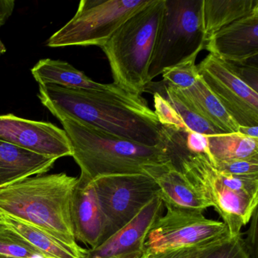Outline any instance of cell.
<instances>
[{"mask_svg": "<svg viewBox=\"0 0 258 258\" xmlns=\"http://www.w3.org/2000/svg\"><path fill=\"white\" fill-rule=\"evenodd\" d=\"M0 140L49 158L58 159L72 155L66 131L49 122L28 120L12 114L0 115Z\"/></svg>", "mask_w": 258, "mask_h": 258, "instance_id": "11", "label": "cell"}, {"mask_svg": "<svg viewBox=\"0 0 258 258\" xmlns=\"http://www.w3.org/2000/svg\"><path fill=\"white\" fill-rule=\"evenodd\" d=\"M165 0H152L128 19L102 46L114 84L134 94L146 91L149 64Z\"/></svg>", "mask_w": 258, "mask_h": 258, "instance_id": "5", "label": "cell"}, {"mask_svg": "<svg viewBox=\"0 0 258 258\" xmlns=\"http://www.w3.org/2000/svg\"><path fill=\"white\" fill-rule=\"evenodd\" d=\"M257 130L258 126H252V127H242V126H240L238 132L244 134V135L247 136V137L258 139Z\"/></svg>", "mask_w": 258, "mask_h": 258, "instance_id": "32", "label": "cell"}, {"mask_svg": "<svg viewBox=\"0 0 258 258\" xmlns=\"http://www.w3.org/2000/svg\"><path fill=\"white\" fill-rule=\"evenodd\" d=\"M258 13V0H202V23L206 43L223 28Z\"/></svg>", "mask_w": 258, "mask_h": 258, "instance_id": "18", "label": "cell"}, {"mask_svg": "<svg viewBox=\"0 0 258 258\" xmlns=\"http://www.w3.org/2000/svg\"><path fill=\"white\" fill-rule=\"evenodd\" d=\"M71 219L76 240L91 248L104 241L105 218L93 181L78 178L71 202Z\"/></svg>", "mask_w": 258, "mask_h": 258, "instance_id": "14", "label": "cell"}, {"mask_svg": "<svg viewBox=\"0 0 258 258\" xmlns=\"http://www.w3.org/2000/svg\"><path fill=\"white\" fill-rule=\"evenodd\" d=\"M165 98L171 104L175 111L179 114L185 126L189 131L198 134H204L206 136L216 135V134H224L214 127L206 120L201 117L191 105L187 102L179 89L173 86L166 84L164 88Z\"/></svg>", "mask_w": 258, "mask_h": 258, "instance_id": "22", "label": "cell"}, {"mask_svg": "<svg viewBox=\"0 0 258 258\" xmlns=\"http://www.w3.org/2000/svg\"><path fill=\"white\" fill-rule=\"evenodd\" d=\"M78 178L41 174L0 185V212L29 223L80 252L71 219Z\"/></svg>", "mask_w": 258, "mask_h": 258, "instance_id": "4", "label": "cell"}, {"mask_svg": "<svg viewBox=\"0 0 258 258\" xmlns=\"http://www.w3.org/2000/svg\"><path fill=\"white\" fill-rule=\"evenodd\" d=\"M162 201L155 196L127 224L94 248L87 249L85 258H135L144 253L146 236L163 215Z\"/></svg>", "mask_w": 258, "mask_h": 258, "instance_id": "12", "label": "cell"}, {"mask_svg": "<svg viewBox=\"0 0 258 258\" xmlns=\"http://www.w3.org/2000/svg\"><path fill=\"white\" fill-rule=\"evenodd\" d=\"M154 107L158 122L163 127L179 132H190L171 104L159 93H154ZM192 132V131H191Z\"/></svg>", "mask_w": 258, "mask_h": 258, "instance_id": "26", "label": "cell"}, {"mask_svg": "<svg viewBox=\"0 0 258 258\" xmlns=\"http://www.w3.org/2000/svg\"><path fill=\"white\" fill-rule=\"evenodd\" d=\"M0 140V185L45 174L57 161Z\"/></svg>", "mask_w": 258, "mask_h": 258, "instance_id": "17", "label": "cell"}, {"mask_svg": "<svg viewBox=\"0 0 258 258\" xmlns=\"http://www.w3.org/2000/svg\"><path fill=\"white\" fill-rule=\"evenodd\" d=\"M216 168L228 174L244 177H258V156L247 159L216 161Z\"/></svg>", "mask_w": 258, "mask_h": 258, "instance_id": "27", "label": "cell"}, {"mask_svg": "<svg viewBox=\"0 0 258 258\" xmlns=\"http://www.w3.org/2000/svg\"><path fill=\"white\" fill-rule=\"evenodd\" d=\"M31 73L40 86L53 84L73 89L95 90L114 93L120 96H130L129 93L115 84H102L95 82L84 72L60 60L51 58L41 59L31 69Z\"/></svg>", "mask_w": 258, "mask_h": 258, "instance_id": "15", "label": "cell"}, {"mask_svg": "<svg viewBox=\"0 0 258 258\" xmlns=\"http://www.w3.org/2000/svg\"><path fill=\"white\" fill-rule=\"evenodd\" d=\"M214 244L200 247H182L158 253H143L142 258H199L208 247Z\"/></svg>", "mask_w": 258, "mask_h": 258, "instance_id": "29", "label": "cell"}, {"mask_svg": "<svg viewBox=\"0 0 258 258\" xmlns=\"http://www.w3.org/2000/svg\"><path fill=\"white\" fill-rule=\"evenodd\" d=\"M55 117L70 140L72 157L81 170L80 177L86 180L111 175L151 176L155 167L170 161L164 143L148 146L66 116Z\"/></svg>", "mask_w": 258, "mask_h": 258, "instance_id": "3", "label": "cell"}, {"mask_svg": "<svg viewBox=\"0 0 258 258\" xmlns=\"http://www.w3.org/2000/svg\"><path fill=\"white\" fill-rule=\"evenodd\" d=\"M182 146L187 152L195 155H205L209 158L211 162L215 165V161L213 158L209 150L208 136L198 133L179 132Z\"/></svg>", "mask_w": 258, "mask_h": 258, "instance_id": "28", "label": "cell"}, {"mask_svg": "<svg viewBox=\"0 0 258 258\" xmlns=\"http://www.w3.org/2000/svg\"><path fill=\"white\" fill-rule=\"evenodd\" d=\"M196 58L197 56L191 57L176 66L164 69L161 75L166 84L182 90L192 87L199 78L196 64Z\"/></svg>", "mask_w": 258, "mask_h": 258, "instance_id": "24", "label": "cell"}, {"mask_svg": "<svg viewBox=\"0 0 258 258\" xmlns=\"http://www.w3.org/2000/svg\"><path fill=\"white\" fill-rule=\"evenodd\" d=\"M14 1H0V27L4 25L9 17L11 16L14 10Z\"/></svg>", "mask_w": 258, "mask_h": 258, "instance_id": "31", "label": "cell"}, {"mask_svg": "<svg viewBox=\"0 0 258 258\" xmlns=\"http://www.w3.org/2000/svg\"><path fill=\"white\" fill-rule=\"evenodd\" d=\"M40 255L36 249L0 223V258H31Z\"/></svg>", "mask_w": 258, "mask_h": 258, "instance_id": "23", "label": "cell"}, {"mask_svg": "<svg viewBox=\"0 0 258 258\" xmlns=\"http://www.w3.org/2000/svg\"><path fill=\"white\" fill-rule=\"evenodd\" d=\"M3 214L2 212H0V223H2Z\"/></svg>", "mask_w": 258, "mask_h": 258, "instance_id": "35", "label": "cell"}, {"mask_svg": "<svg viewBox=\"0 0 258 258\" xmlns=\"http://www.w3.org/2000/svg\"><path fill=\"white\" fill-rule=\"evenodd\" d=\"M199 258H250V255L241 233L212 244Z\"/></svg>", "mask_w": 258, "mask_h": 258, "instance_id": "25", "label": "cell"}, {"mask_svg": "<svg viewBox=\"0 0 258 258\" xmlns=\"http://www.w3.org/2000/svg\"><path fill=\"white\" fill-rule=\"evenodd\" d=\"M164 145L172 164L188 183L213 207L227 226L231 237L241 234L257 208L258 177H244L224 173L216 168L208 156L185 150L180 134L164 131Z\"/></svg>", "mask_w": 258, "mask_h": 258, "instance_id": "2", "label": "cell"}, {"mask_svg": "<svg viewBox=\"0 0 258 258\" xmlns=\"http://www.w3.org/2000/svg\"><path fill=\"white\" fill-rule=\"evenodd\" d=\"M209 150L216 161L247 159L258 156V139L241 133L208 136Z\"/></svg>", "mask_w": 258, "mask_h": 258, "instance_id": "21", "label": "cell"}, {"mask_svg": "<svg viewBox=\"0 0 258 258\" xmlns=\"http://www.w3.org/2000/svg\"><path fill=\"white\" fill-rule=\"evenodd\" d=\"M198 73L232 118L242 127L258 126V93L237 73L232 64L208 54Z\"/></svg>", "mask_w": 258, "mask_h": 258, "instance_id": "10", "label": "cell"}, {"mask_svg": "<svg viewBox=\"0 0 258 258\" xmlns=\"http://www.w3.org/2000/svg\"><path fill=\"white\" fill-rule=\"evenodd\" d=\"M92 181L105 218L104 241L133 220L159 191L155 179L146 174L111 175Z\"/></svg>", "mask_w": 258, "mask_h": 258, "instance_id": "9", "label": "cell"}, {"mask_svg": "<svg viewBox=\"0 0 258 258\" xmlns=\"http://www.w3.org/2000/svg\"><path fill=\"white\" fill-rule=\"evenodd\" d=\"M39 99L54 116L62 115L135 143H164L163 126L140 95L114 93L48 84Z\"/></svg>", "mask_w": 258, "mask_h": 258, "instance_id": "1", "label": "cell"}, {"mask_svg": "<svg viewBox=\"0 0 258 258\" xmlns=\"http://www.w3.org/2000/svg\"><path fill=\"white\" fill-rule=\"evenodd\" d=\"M142 256H140V257H135V258H142Z\"/></svg>", "mask_w": 258, "mask_h": 258, "instance_id": "36", "label": "cell"}, {"mask_svg": "<svg viewBox=\"0 0 258 258\" xmlns=\"http://www.w3.org/2000/svg\"><path fill=\"white\" fill-rule=\"evenodd\" d=\"M152 0H82L75 16L47 42L52 48L102 47L128 19Z\"/></svg>", "mask_w": 258, "mask_h": 258, "instance_id": "7", "label": "cell"}, {"mask_svg": "<svg viewBox=\"0 0 258 258\" xmlns=\"http://www.w3.org/2000/svg\"><path fill=\"white\" fill-rule=\"evenodd\" d=\"M202 0H165L148 80L167 68L198 56L206 44L202 23Z\"/></svg>", "mask_w": 258, "mask_h": 258, "instance_id": "6", "label": "cell"}, {"mask_svg": "<svg viewBox=\"0 0 258 258\" xmlns=\"http://www.w3.org/2000/svg\"><path fill=\"white\" fill-rule=\"evenodd\" d=\"M179 90L195 111L214 127L224 134L238 132V123L210 91L200 76L192 87Z\"/></svg>", "mask_w": 258, "mask_h": 258, "instance_id": "19", "label": "cell"}, {"mask_svg": "<svg viewBox=\"0 0 258 258\" xmlns=\"http://www.w3.org/2000/svg\"><path fill=\"white\" fill-rule=\"evenodd\" d=\"M164 208L167 214L161 216L149 230L143 253L208 245L231 237L223 221L208 219L202 212Z\"/></svg>", "mask_w": 258, "mask_h": 258, "instance_id": "8", "label": "cell"}, {"mask_svg": "<svg viewBox=\"0 0 258 258\" xmlns=\"http://www.w3.org/2000/svg\"><path fill=\"white\" fill-rule=\"evenodd\" d=\"M31 258H46L44 256H41V255H36V256H33V257Z\"/></svg>", "mask_w": 258, "mask_h": 258, "instance_id": "34", "label": "cell"}, {"mask_svg": "<svg viewBox=\"0 0 258 258\" xmlns=\"http://www.w3.org/2000/svg\"><path fill=\"white\" fill-rule=\"evenodd\" d=\"M216 58L235 66H247L258 56V13L220 30L205 44Z\"/></svg>", "mask_w": 258, "mask_h": 258, "instance_id": "13", "label": "cell"}, {"mask_svg": "<svg viewBox=\"0 0 258 258\" xmlns=\"http://www.w3.org/2000/svg\"><path fill=\"white\" fill-rule=\"evenodd\" d=\"M2 223L32 246L44 257L85 258L87 249L84 252L78 251L29 223L4 214H3Z\"/></svg>", "mask_w": 258, "mask_h": 258, "instance_id": "20", "label": "cell"}, {"mask_svg": "<svg viewBox=\"0 0 258 258\" xmlns=\"http://www.w3.org/2000/svg\"><path fill=\"white\" fill-rule=\"evenodd\" d=\"M152 178L159 186L157 196L164 207L202 213L209 208L171 161L159 166Z\"/></svg>", "mask_w": 258, "mask_h": 258, "instance_id": "16", "label": "cell"}, {"mask_svg": "<svg viewBox=\"0 0 258 258\" xmlns=\"http://www.w3.org/2000/svg\"><path fill=\"white\" fill-rule=\"evenodd\" d=\"M250 222V227L246 232L247 236L244 238V244L250 258H258L257 208L253 211Z\"/></svg>", "mask_w": 258, "mask_h": 258, "instance_id": "30", "label": "cell"}, {"mask_svg": "<svg viewBox=\"0 0 258 258\" xmlns=\"http://www.w3.org/2000/svg\"><path fill=\"white\" fill-rule=\"evenodd\" d=\"M6 52H7L6 46H4V43H3L1 40H0V54H4Z\"/></svg>", "mask_w": 258, "mask_h": 258, "instance_id": "33", "label": "cell"}]
</instances>
